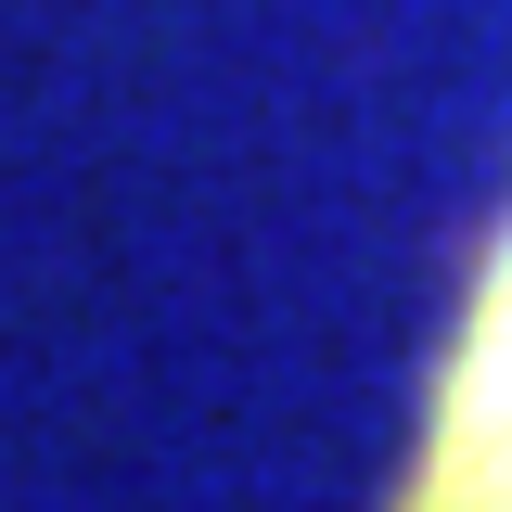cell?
<instances>
[{
    "label": "cell",
    "mask_w": 512,
    "mask_h": 512,
    "mask_svg": "<svg viewBox=\"0 0 512 512\" xmlns=\"http://www.w3.org/2000/svg\"><path fill=\"white\" fill-rule=\"evenodd\" d=\"M423 512H512V256L487 269V308L448 384V436H436V500Z\"/></svg>",
    "instance_id": "cell-1"
}]
</instances>
